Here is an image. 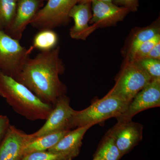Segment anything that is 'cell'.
I'll return each mask as SVG.
<instances>
[{"label":"cell","mask_w":160,"mask_h":160,"mask_svg":"<svg viewBox=\"0 0 160 160\" xmlns=\"http://www.w3.org/2000/svg\"><path fill=\"white\" fill-rule=\"evenodd\" d=\"M10 125L9 118L6 115H0V143L2 141Z\"/></svg>","instance_id":"cell-24"},{"label":"cell","mask_w":160,"mask_h":160,"mask_svg":"<svg viewBox=\"0 0 160 160\" xmlns=\"http://www.w3.org/2000/svg\"><path fill=\"white\" fill-rule=\"evenodd\" d=\"M112 3L117 6L126 7L130 12L137 11L139 7L138 0H113Z\"/></svg>","instance_id":"cell-23"},{"label":"cell","mask_w":160,"mask_h":160,"mask_svg":"<svg viewBox=\"0 0 160 160\" xmlns=\"http://www.w3.org/2000/svg\"><path fill=\"white\" fill-rule=\"evenodd\" d=\"M60 47L40 52L29 58L15 79L26 86L44 102L54 106L58 99L65 95L66 87L60 79L65 70L60 57Z\"/></svg>","instance_id":"cell-1"},{"label":"cell","mask_w":160,"mask_h":160,"mask_svg":"<svg viewBox=\"0 0 160 160\" xmlns=\"http://www.w3.org/2000/svg\"><path fill=\"white\" fill-rule=\"evenodd\" d=\"M92 126L88 125L70 130L55 146L48 151L61 153L72 160L79 154L84 135Z\"/></svg>","instance_id":"cell-14"},{"label":"cell","mask_w":160,"mask_h":160,"mask_svg":"<svg viewBox=\"0 0 160 160\" xmlns=\"http://www.w3.org/2000/svg\"><path fill=\"white\" fill-rule=\"evenodd\" d=\"M40 1H43V2H44L45 1H47V0H40Z\"/></svg>","instance_id":"cell-28"},{"label":"cell","mask_w":160,"mask_h":160,"mask_svg":"<svg viewBox=\"0 0 160 160\" xmlns=\"http://www.w3.org/2000/svg\"><path fill=\"white\" fill-rule=\"evenodd\" d=\"M18 0H0V29L7 32L14 21Z\"/></svg>","instance_id":"cell-17"},{"label":"cell","mask_w":160,"mask_h":160,"mask_svg":"<svg viewBox=\"0 0 160 160\" xmlns=\"http://www.w3.org/2000/svg\"><path fill=\"white\" fill-rule=\"evenodd\" d=\"M70 130L66 129L52 132L34 139L24 148L23 157L32 152L47 151L55 146Z\"/></svg>","instance_id":"cell-15"},{"label":"cell","mask_w":160,"mask_h":160,"mask_svg":"<svg viewBox=\"0 0 160 160\" xmlns=\"http://www.w3.org/2000/svg\"><path fill=\"white\" fill-rule=\"evenodd\" d=\"M21 160H71L59 153L47 151L37 152L24 156Z\"/></svg>","instance_id":"cell-21"},{"label":"cell","mask_w":160,"mask_h":160,"mask_svg":"<svg viewBox=\"0 0 160 160\" xmlns=\"http://www.w3.org/2000/svg\"><path fill=\"white\" fill-rule=\"evenodd\" d=\"M75 111L70 106L69 98L65 94L61 96L44 125L32 136L35 139L52 132L69 129V123Z\"/></svg>","instance_id":"cell-8"},{"label":"cell","mask_w":160,"mask_h":160,"mask_svg":"<svg viewBox=\"0 0 160 160\" xmlns=\"http://www.w3.org/2000/svg\"><path fill=\"white\" fill-rule=\"evenodd\" d=\"M160 42V34H158L154 38L148 40L147 42L142 44L138 48L137 50L134 53L132 58L130 61L136 62L139 60L142 59L149 53L151 49L154 47L155 45Z\"/></svg>","instance_id":"cell-22"},{"label":"cell","mask_w":160,"mask_h":160,"mask_svg":"<svg viewBox=\"0 0 160 160\" xmlns=\"http://www.w3.org/2000/svg\"><path fill=\"white\" fill-rule=\"evenodd\" d=\"M80 0H47L32 20L30 25L39 30L52 29L70 22L69 12Z\"/></svg>","instance_id":"cell-6"},{"label":"cell","mask_w":160,"mask_h":160,"mask_svg":"<svg viewBox=\"0 0 160 160\" xmlns=\"http://www.w3.org/2000/svg\"><path fill=\"white\" fill-rule=\"evenodd\" d=\"M31 52L0 29V72L16 79L30 58Z\"/></svg>","instance_id":"cell-5"},{"label":"cell","mask_w":160,"mask_h":160,"mask_svg":"<svg viewBox=\"0 0 160 160\" xmlns=\"http://www.w3.org/2000/svg\"><path fill=\"white\" fill-rule=\"evenodd\" d=\"M94 1H100V2H112L113 0H80L78 4L80 3H91Z\"/></svg>","instance_id":"cell-26"},{"label":"cell","mask_w":160,"mask_h":160,"mask_svg":"<svg viewBox=\"0 0 160 160\" xmlns=\"http://www.w3.org/2000/svg\"><path fill=\"white\" fill-rule=\"evenodd\" d=\"M156 59L160 60V42L155 45L149 53L143 58Z\"/></svg>","instance_id":"cell-25"},{"label":"cell","mask_w":160,"mask_h":160,"mask_svg":"<svg viewBox=\"0 0 160 160\" xmlns=\"http://www.w3.org/2000/svg\"><path fill=\"white\" fill-rule=\"evenodd\" d=\"M91 3H80L72 7L69 17L74 21V25L70 29L69 34L72 38L86 40L97 28L89 25L92 16Z\"/></svg>","instance_id":"cell-13"},{"label":"cell","mask_w":160,"mask_h":160,"mask_svg":"<svg viewBox=\"0 0 160 160\" xmlns=\"http://www.w3.org/2000/svg\"><path fill=\"white\" fill-rule=\"evenodd\" d=\"M0 96L17 113L31 121L46 120L54 107L43 102L23 84L1 72Z\"/></svg>","instance_id":"cell-2"},{"label":"cell","mask_w":160,"mask_h":160,"mask_svg":"<svg viewBox=\"0 0 160 160\" xmlns=\"http://www.w3.org/2000/svg\"><path fill=\"white\" fill-rule=\"evenodd\" d=\"M33 139L31 134L10 124L0 143V160H21L24 148Z\"/></svg>","instance_id":"cell-10"},{"label":"cell","mask_w":160,"mask_h":160,"mask_svg":"<svg viewBox=\"0 0 160 160\" xmlns=\"http://www.w3.org/2000/svg\"><path fill=\"white\" fill-rule=\"evenodd\" d=\"M160 106V78L153 79L139 92L129 103L126 111L117 118L118 122L132 120L139 112Z\"/></svg>","instance_id":"cell-7"},{"label":"cell","mask_w":160,"mask_h":160,"mask_svg":"<svg viewBox=\"0 0 160 160\" xmlns=\"http://www.w3.org/2000/svg\"><path fill=\"white\" fill-rule=\"evenodd\" d=\"M93 160H103V159L98 156L95 155Z\"/></svg>","instance_id":"cell-27"},{"label":"cell","mask_w":160,"mask_h":160,"mask_svg":"<svg viewBox=\"0 0 160 160\" xmlns=\"http://www.w3.org/2000/svg\"><path fill=\"white\" fill-rule=\"evenodd\" d=\"M95 155L103 160H119L122 157L114 140L107 134L100 143Z\"/></svg>","instance_id":"cell-18"},{"label":"cell","mask_w":160,"mask_h":160,"mask_svg":"<svg viewBox=\"0 0 160 160\" xmlns=\"http://www.w3.org/2000/svg\"><path fill=\"white\" fill-rule=\"evenodd\" d=\"M43 6L44 2L40 0H18L14 21L6 33L20 41L27 26Z\"/></svg>","instance_id":"cell-12"},{"label":"cell","mask_w":160,"mask_h":160,"mask_svg":"<svg viewBox=\"0 0 160 160\" xmlns=\"http://www.w3.org/2000/svg\"><path fill=\"white\" fill-rule=\"evenodd\" d=\"M58 40V36L52 29L39 30L33 38L29 51L31 52L35 49L41 52L52 50L57 47Z\"/></svg>","instance_id":"cell-16"},{"label":"cell","mask_w":160,"mask_h":160,"mask_svg":"<svg viewBox=\"0 0 160 160\" xmlns=\"http://www.w3.org/2000/svg\"><path fill=\"white\" fill-rule=\"evenodd\" d=\"M91 5L92 16L89 24L97 29L116 25L130 12L126 7L117 6L112 2L94 1Z\"/></svg>","instance_id":"cell-11"},{"label":"cell","mask_w":160,"mask_h":160,"mask_svg":"<svg viewBox=\"0 0 160 160\" xmlns=\"http://www.w3.org/2000/svg\"><path fill=\"white\" fill-rule=\"evenodd\" d=\"M129 103L115 96L107 93L86 109L75 111L69 123L68 129L92 126L111 118L122 114Z\"/></svg>","instance_id":"cell-3"},{"label":"cell","mask_w":160,"mask_h":160,"mask_svg":"<svg viewBox=\"0 0 160 160\" xmlns=\"http://www.w3.org/2000/svg\"><path fill=\"white\" fill-rule=\"evenodd\" d=\"M152 79L160 78V60L144 58L136 61Z\"/></svg>","instance_id":"cell-20"},{"label":"cell","mask_w":160,"mask_h":160,"mask_svg":"<svg viewBox=\"0 0 160 160\" xmlns=\"http://www.w3.org/2000/svg\"><path fill=\"white\" fill-rule=\"evenodd\" d=\"M143 127L131 120L118 123L106 134L114 140L122 156L127 154L142 139Z\"/></svg>","instance_id":"cell-9"},{"label":"cell","mask_w":160,"mask_h":160,"mask_svg":"<svg viewBox=\"0 0 160 160\" xmlns=\"http://www.w3.org/2000/svg\"><path fill=\"white\" fill-rule=\"evenodd\" d=\"M159 29L156 27L144 29L138 32L135 36L129 49L127 60L132 58L134 53L142 44L159 34Z\"/></svg>","instance_id":"cell-19"},{"label":"cell","mask_w":160,"mask_h":160,"mask_svg":"<svg viewBox=\"0 0 160 160\" xmlns=\"http://www.w3.org/2000/svg\"><path fill=\"white\" fill-rule=\"evenodd\" d=\"M153 79L136 62L127 60L108 94L130 103L139 92Z\"/></svg>","instance_id":"cell-4"}]
</instances>
